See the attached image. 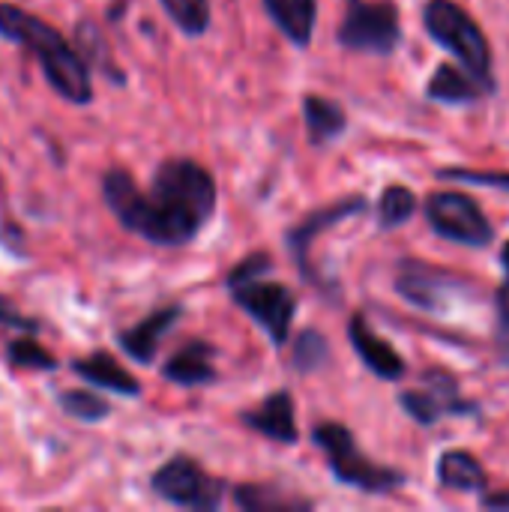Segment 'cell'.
Listing matches in <instances>:
<instances>
[{
	"label": "cell",
	"instance_id": "24",
	"mask_svg": "<svg viewBox=\"0 0 509 512\" xmlns=\"http://www.w3.org/2000/svg\"><path fill=\"white\" fill-rule=\"evenodd\" d=\"M60 408L75 417V420H84V423H96L108 414V402L99 399L96 393H84V390H69L60 396Z\"/></svg>",
	"mask_w": 509,
	"mask_h": 512
},
{
	"label": "cell",
	"instance_id": "2",
	"mask_svg": "<svg viewBox=\"0 0 509 512\" xmlns=\"http://www.w3.org/2000/svg\"><path fill=\"white\" fill-rule=\"evenodd\" d=\"M102 195L111 213L123 222V228L141 234L150 243L183 246L198 234V228L165 210L153 195H144L126 171H108L102 180Z\"/></svg>",
	"mask_w": 509,
	"mask_h": 512
},
{
	"label": "cell",
	"instance_id": "14",
	"mask_svg": "<svg viewBox=\"0 0 509 512\" xmlns=\"http://www.w3.org/2000/svg\"><path fill=\"white\" fill-rule=\"evenodd\" d=\"M177 315H180V306H171V309H159V312H153V315H150V318H144L138 327H132V330H126V333H120V336H117L120 348H123L132 360H138V363H150V360L156 357L159 339L174 327Z\"/></svg>",
	"mask_w": 509,
	"mask_h": 512
},
{
	"label": "cell",
	"instance_id": "10",
	"mask_svg": "<svg viewBox=\"0 0 509 512\" xmlns=\"http://www.w3.org/2000/svg\"><path fill=\"white\" fill-rule=\"evenodd\" d=\"M153 489L165 501L189 510H216L222 504V483L204 474L192 459H171L153 474Z\"/></svg>",
	"mask_w": 509,
	"mask_h": 512
},
{
	"label": "cell",
	"instance_id": "11",
	"mask_svg": "<svg viewBox=\"0 0 509 512\" xmlns=\"http://www.w3.org/2000/svg\"><path fill=\"white\" fill-rule=\"evenodd\" d=\"M402 408L423 426H432L450 414H471L474 411V405H468L459 396V381L444 369H429L423 375V390L402 393Z\"/></svg>",
	"mask_w": 509,
	"mask_h": 512
},
{
	"label": "cell",
	"instance_id": "27",
	"mask_svg": "<svg viewBox=\"0 0 509 512\" xmlns=\"http://www.w3.org/2000/svg\"><path fill=\"white\" fill-rule=\"evenodd\" d=\"M234 501L240 507H246V510H288V507H294L288 501L273 498L267 489H258V486H240L237 495H234Z\"/></svg>",
	"mask_w": 509,
	"mask_h": 512
},
{
	"label": "cell",
	"instance_id": "18",
	"mask_svg": "<svg viewBox=\"0 0 509 512\" xmlns=\"http://www.w3.org/2000/svg\"><path fill=\"white\" fill-rule=\"evenodd\" d=\"M438 483L450 492H483L489 480L477 456L465 450H447L438 459Z\"/></svg>",
	"mask_w": 509,
	"mask_h": 512
},
{
	"label": "cell",
	"instance_id": "7",
	"mask_svg": "<svg viewBox=\"0 0 509 512\" xmlns=\"http://www.w3.org/2000/svg\"><path fill=\"white\" fill-rule=\"evenodd\" d=\"M396 288L411 306L432 312V315L453 312L474 291L462 276H453L450 270H441V267H432L423 261H405L399 267Z\"/></svg>",
	"mask_w": 509,
	"mask_h": 512
},
{
	"label": "cell",
	"instance_id": "16",
	"mask_svg": "<svg viewBox=\"0 0 509 512\" xmlns=\"http://www.w3.org/2000/svg\"><path fill=\"white\" fill-rule=\"evenodd\" d=\"M213 357L216 351L207 342H189L186 348H180L168 363H165V378L180 384V387H198L216 378L213 369Z\"/></svg>",
	"mask_w": 509,
	"mask_h": 512
},
{
	"label": "cell",
	"instance_id": "12",
	"mask_svg": "<svg viewBox=\"0 0 509 512\" xmlns=\"http://www.w3.org/2000/svg\"><path fill=\"white\" fill-rule=\"evenodd\" d=\"M348 339L357 351V357L369 366V372H375L384 381H399L405 375V360L378 336L369 330L363 315H354L348 324Z\"/></svg>",
	"mask_w": 509,
	"mask_h": 512
},
{
	"label": "cell",
	"instance_id": "30",
	"mask_svg": "<svg viewBox=\"0 0 509 512\" xmlns=\"http://www.w3.org/2000/svg\"><path fill=\"white\" fill-rule=\"evenodd\" d=\"M264 270H270V258H267V255H252V258H246L240 267H234V273L228 276V285H237V282L255 279V276H261Z\"/></svg>",
	"mask_w": 509,
	"mask_h": 512
},
{
	"label": "cell",
	"instance_id": "5",
	"mask_svg": "<svg viewBox=\"0 0 509 512\" xmlns=\"http://www.w3.org/2000/svg\"><path fill=\"white\" fill-rule=\"evenodd\" d=\"M312 438L327 453V462H330L336 480L345 486H354L369 495H387L405 483V477L399 471L375 465L369 456H363L360 447L354 444V435L339 423H321L312 432Z\"/></svg>",
	"mask_w": 509,
	"mask_h": 512
},
{
	"label": "cell",
	"instance_id": "9",
	"mask_svg": "<svg viewBox=\"0 0 509 512\" xmlns=\"http://www.w3.org/2000/svg\"><path fill=\"white\" fill-rule=\"evenodd\" d=\"M231 291H234L237 306H243L276 345L288 342V330H291V318L297 312V300L285 285L264 282L255 276V279L231 285Z\"/></svg>",
	"mask_w": 509,
	"mask_h": 512
},
{
	"label": "cell",
	"instance_id": "25",
	"mask_svg": "<svg viewBox=\"0 0 509 512\" xmlns=\"http://www.w3.org/2000/svg\"><path fill=\"white\" fill-rule=\"evenodd\" d=\"M324 360H327V342H324V336L315 333V330H306L297 339V345H294V363H297V369L300 372H312Z\"/></svg>",
	"mask_w": 509,
	"mask_h": 512
},
{
	"label": "cell",
	"instance_id": "29",
	"mask_svg": "<svg viewBox=\"0 0 509 512\" xmlns=\"http://www.w3.org/2000/svg\"><path fill=\"white\" fill-rule=\"evenodd\" d=\"M441 177L450 180H465V183H480V186H492V189H509V174L504 171H465V168H450L441 171Z\"/></svg>",
	"mask_w": 509,
	"mask_h": 512
},
{
	"label": "cell",
	"instance_id": "8",
	"mask_svg": "<svg viewBox=\"0 0 509 512\" xmlns=\"http://www.w3.org/2000/svg\"><path fill=\"white\" fill-rule=\"evenodd\" d=\"M402 39L399 12L393 3H363L351 0L345 21L339 27V42L351 51L390 54Z\"/></svg>",
	"mask_w": 509,
	"mask_h": 512
},
{
	"label": "cell",
	"instance_id": "6",
	"mask_svg": "<svg viewBox=\"0 0 509 512\" xmlns=\"http://www.w3.org/2000/svg\"><path fill=\"white\" fill-rule=\"evenodd\" d=\"M426 219L438 237L468 249H483L495 240V228L489 225L483 207L462 192H435L426 201Z\"/></svg>",
	"mask_w": 509,
	"mask_h": 512
},
{
	"label": "cell",
	"instance_id": "3",
	"mask_svg": "<svg viewBox=\"0 0 509 512\" xmlns=\"http://www.w3.org/2000/svg\"><path fill=\"white\" fill-rule=\"evenodd\" d=\"M423 24L441 48L459 57L462 69H468L486 87V93L495 90L489 39L456 0H429L423 9Z\"/></svg>",
	"mask_w": 509,
	"mask_h": 512
},
{
	"label": "cell",
	"instance_id": "32",
	"mask_svg": "<svg viewBox=\"0 0 509 512\" xmlns=\"http://www.w3.org/2000/svg\"><path fill=\"white\" fill-rule=\"evenodd\" d=\"M501 264H504V270H507V282H509V240L504 243V249H501Z\"/></svg>",
	"mask_w": 509,
	"mask_h": 512
},
{
	"label": "cell",
	"instance_id": "20",
	"mask_svg": "<svg viewBox=\"0 0 509 512\" xmlns=\"http://www.w3.org/2000/svg\"><path fill=\"white\" fill-rule=\"evenodd\" d=\"M72 369L87 378L90 384H96L99 390H114V393H123V396H138V381L108 354H93V357H84V360H75Z\"/></svg>",
	"mask_w": 509,
	"mask_h": 512
},
{
	"label": "cell",
	"instance_id": "15",
	"mask_svg": "<svg viewBox=\"0 0 509 512\" xmlns=\"http://www.w3.org/2000/svg\"><path fill=\"white\" fill-rule=\"evenodd\" d=\"M246 426H252L255 432L279 441V444H294L297 441V423H294V402L285 390H279L276 396H270L258 411L243 414Z\"/></svg>",
	"mask_w": 509,
	"mask_h": 512
},
{
	"label": "cell",
	"instance_id": "22",
	"mask_svg": "<svg viewBox=\"0 0 509 512\" xmlns=\"http://www.w3.org/2000/svg\"><path fill=\"white\" fill-rule=\"evenodd\" d=\"M417 213V195L408 186H390L384 189L378 201V222L381 228H399Z\"/></svg>",
	"mask_w": 509,
	"mask_h": 512
},
{
	"label": "cell",
	"instance_id": "28",
	"mask_svg": "<svg viewBox=\"0 0 509 512\" xmlns=\"http://www.w3.org/2000/svg\"><path fill=\"white\" fill-rule=\"evenodd\" d=\"M495 339H498L501 354L509 360V282L501 285L495 297Z\"/></svg>",
	"mask_w": 509,
	"mask_h": 512
},
{
	"label": "cell",
	"instance_id": "26",
	"mask_svg": "<svg viewBox=\"0 0 509 512\" xmlns=\"http://www.w3.org/2000/svg\"><path fill=\"white\" fill-rule=\"evenodd\" d=\"M9 360H12L15 366H27V369H54V366H57L54 357H51L42 345L27 342V339H18V342L9 345Z\"/></svg>",
	"mask_w": 509,
	"mask_h": 512
},
{
	"label": "cell",
	"instance_id": "21",
	"mask_svg": "<svg viewBox=\"0 0 509 512\" xmlns=\"http://www.w3.org/2000/svg\"><path fill=\"white\" fill-rule=\"evenodd\" d=\"M303 114H306L309 138H312L315 144L333 141L336 135H342L345 123H348V120H345V111H342L336 102L324 99V96H306V99H303Z\"/></svg>",
	"mask_w": 509,
	"mask_h": 512
},
{
	"label": "cell",
	"instance_id": "23",
	"mask_svg": "<svg viewBox=\"0 0 509 512\" xmlns=\"http://www.w3.org/2000/svg\"><path fill=\"white\" fill-rule=\"evenodd\" d=\"M162 6L189 36L204 33L210 24V3L207 0H162Z\"/></svg>",
	"mask_w": 509,
	"mask_h": 512
},
{
	"label": "cell",
	"instance_id": "17",
	"mask_svg": "<svg viewBox=\"0 0 509 512\" xmlns=\"http://www.w3.org/2000/svg\"><path fill=\"white\" fill-rule=\"evenodd\" d=\"M429 99L435 102H447V105H468L477 102L480 96H486V87L468 72V69H456L450 63L438 66L432 81H429Z\"/></svg>",
	"mask_w": 509,
	"mask_h": 512
},
{
	"label": "cell",
	"instance_id": "31",
	"mask_svg": "<svg viewBox=\"0 0 509 512\" xmlns=\"http://www.w3.org/2000/svg\"><path fill=\"white\" fill-rule=\"evenodd\" d=\"M483 507L489 510H509V492H492V495H483Z\"/></svg>",
	"mask_w": 509,
	"mask_h": 512
},
{
	"label": "cell",
	"instance_id": "13",
	"mask_svg": "<svg viewBox=\"0 0 509 512\" xmlns=\"http://www.w3.org/2000/svg\"><path fill=\"white\" fill-rule=\"evenodd\" d=\"M360 210H366V198L354 195V198H345V201H339V204H333V207H324V210L312 213L303 225H297V228L288 234V246L294 249L300 267L309 270V267H306V252H309L312 240H315L321 231H327L330 225H336V222H342V219H348V216H354V213H360Z\"/></svg>",
	"mask_w": 509,
	"mask_h": 512
},
{
	"label": "cell",
	"instance_id": "4",
	"mask_svg": "<svg viewBox=\"0 0 509 512\" xmlns=\"http://www.w3.org/2000/svg\"><path fill=\"white\" fill-rule=\"evenodd\" d=\"M150 195L165 210H171L174 216L189 222L192 228H201L213 216V207H216L213 177L192 159H168V162H162L156 177H153Z\"/></svg>",
	"mask_w": 509,
	"mask_h": 512
},
{
	"label": "cell",
	"instance_id": "19",
	"mask_svg": "<svg viewBox=\"0 0 509 512\" xmlns=\"http://www.w3.org/2000/svg\"><path fill=\"white\" fill-rule=\"evenodd\" d=\"M264 6L294 45H309L318 18L315 0H264Z\"/></svg>",
	"mask_w": 509,
	"mask_h": 512
},
{
	"label": "cell",
	"instance_id": "1",
	"mask_svg": "<svg viewBox=\"0 0 509 512\" xmlns=\"http://www.w3.org/2000/svg\"><path fill=\"white\" fill-rule=\"evenodd\" d=\"M0 33L12 42H21L24 48L36 54L45 78L63 99L75 105L90 102L93 87H90L87 63L51 24H45L36 15H27L24 9L12 3H0Z\"/></svg>",
	"mask_w": 509,
	"mask_h": 512
}]
</instances>
